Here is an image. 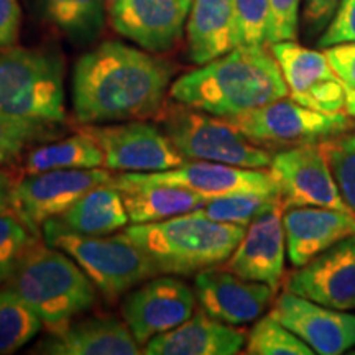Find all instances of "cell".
Returning <instances> with one entry per match:
<instances>
[{
  "label": "cell",
  "instance_id": "3957f363",
  "mask_svg": "<svg viewBox=\"0 0 355 355\" xmlns=\"http://www.w3.org/2000/svg\"><path fill=\"white\" fill-rule=\"evenodd\" d=\"M245 229L189 212L150 224H132L123 232L152 260L158 275L191 277L224 265Z\"/></svg>",
  "mask_w": 355,
  "mask_h": 355
},
{
  "label": "cell",
  "instance_id": "5b68a950",
  "mask_svg": "<svg viewBox=\"0 0 355 355\" xmlns=\"http://www.w3.org/2000/svg\"><path fill=\"white\" fill-rule=\"evenodd\" d=\"M0 114L21 121H64V63L60 53L17 44L0 53Z\"/></svg>",
  "mask_w": 355,
  "mask_h": 355
},
{
  "label": "cell",
  "instance_id": "6da1fadb",
  "mask_svg": "<svg viewBox=\"0 0 355 355\" xmlns=\"http://www.w3.org/2000/svg\"><path fill=\"white\" fill-rule=\"evenodd\" d=\"M175 66L121 42H104L76 61L73 107L83 125L157 117Z\"/></svg>",
  "mask_w": 355,
  "mask_h": 355
},
{
  "label": "cell",
  "instance_id": "ab89813d",
  "mask_svg": "<svg viewBox=\"0 0 355 355\" xmlns=\"http://www.w3.org/2000/svg\"><path fill=\"white\" fill-rule=\"evenodd\" d=\"M13 184H15V180L0 168V214L10 211Z\"/></svg>",
  "mask_w": 355,
  "mask_h": 355
},
{
  "label": "cell",
  "instance_id": "9a60e30c",
  "mask_svg": "<svg viewBox=\"0 0 355 355\" xmlns=\"http://www.w3.org/2000/svg\"><path fill=\"white\" fill-rule=\"evenodd\" d=\"M270 314L319 355H340L355 347V316L291 291L275 300Z\"/></svg>",
  "mask_w": 355,
  "mask_h": 355
},
{
  "label": "cell",
  "instance_id": "4dcf8cb0",
  "mask_svg": "<svg viewBox=\"0 0 355 355\" xmlns=\"http://www.w3.org/2000/svg\"><path fill=\"white\" fill-rule=\"evenodd\" d=\"M56 125L58 123L21 121L0 114V166L15 163L28 146L55 139Z\"/></svg>",
  "mask_w": 355,
  "mask_h": 355
},
{
  "label": "cell",
  "instance_id": "f1b7e54d",
  "mask_svg": "<svg viewBox=\"0 0 355 355\" xmlns=\"http://www.w3.org/2000/svg\"><path fill=\"white\" fill-rule=\"evenodd\" d=\"M278 204H283L279 193H243L214 198L194 212L216 222L248 227L257 217L277 207Z\"/></svg>",
  "mask_w": 355,
  "mask_h": 355
},
{
  "label": "cell",
  "instance_id": "74e56055",
  "mask_svg": "<svg viewBox=\"0 0 355 355\" xmlns=\"http://www.w3.org/2000/svg\"><path fill=\"white\" fill-rule=\"evenodd\" d=\"M19 0H0V53L15 46L20 33Z\"/></svg>",
  "mask_w": 355,
  "mask_h": 355
},
{
  "label": "cell",
  "instance_id": "e0dca14e",
  "mask_svg": "<svg viewBox=\"0 0 355 355\" xmlns=\"http://www.w3.org/2000/svg\"><path fill=\"white\" fill-rule=\"evenodd\" d=\"M193 0H112L110 24L122 37L152 53H165L180 42Z\"/></svg>",
  "mask_w": 355,
  "mask_h": 355
},
{
  "label": "cell",
  "instance_id": "e575fe53",
  "mask_svg": "<svg viewBox=\"0 0 355 355\" xmlns=\"http://www.w3.org/2000/svg\"><path fill=\"white\" fill-rule=\"evenodd\" d=\"M301 0H270V37L268 44L295 40L298 35Z\"/></svg>",
  "mask_w": 355,
  "mask_h": 355
},
{
  "label": "cell",
  "instance_id": "2e32d148",
  "mask_svg": "<svg viewBox=\"0 0 355 355\" xmlns=\"http://www.w3.org/2000/svg\"><path fill=\"white\" fill-rule=\"evenodd\" d=\"M285 290L332 309H355V234L295 270Z\"/></svg>",
  "mask_w": 355,
  "mask_h": 355
},
{
  "label": "cell",
  "instance_id": "44dd1931",
  "mask_svg": "<svg viewBox=\"0 0 355 355\" xmlns=\"http://www.w3.org/2000/svg\"><path fill=\"white\" fill-rule=\"evenodd\" d=\"M286 252L300 268L355 234V212L329 207H288L283 212Z\"/></svg>",
  "mask_w": 355,
  "mask_h": 355
},
{
  "label": "cell",
  "instance_id": "7a4b0ae2",
  "mask_svg": "<svg viewBox=\"0 0 355 355\" xmlns=\"http://www.w3.org/2000/svg\"><path fill=\"white\" fill-rule=\"evenodd\" d=\"M288 96L272 50L235 46L171 83L170 97L217 117H234Z\"/></svg>",
  "mask_w": 355,
  "mask_h": 355
},
{
  "label": "cell",
  "instance_id": "8d00e7d4",
  "mask_svg": "<svg viewBox=\"0 0 355 355\" xmlns=\"http://www.w3.org/2000/svg\"><path fill=\"white\" fill-rule=\"evenodd\" d=\"M324 55L344 86L355 89V42L324 48Z\"/></svg>",
  "mask_w": 355,
  "mask_h": 355
},
{
  "label": "cell",
  "instance_id": "d4e9b609",
  "mask_svg": "<svg viewBox=\"0 0 355 355\" xmlns=\"http://www.w3.org/2000/svg\"><path fill=\"white\" fill-rule=\"evenodd\" d=\"M58 220L74 232L92 237L110 235L130 222L122 193L109 183L87 191Z\"/></svg>",
  "mask_w": 355,
  "mask_h": 355
},
{
  "label": "cell",
  "instance_id": "7c38bea8",
  "mask_svg": "<svg viewBox=\"0 0 355 355\" xmlns=\"http://www.w3.org/2000/svg\"><path fill=\"white\" fill-rule=\"evenodd\" d=\"M270 171L282 194L285 209L329 207L352 211L340 194L319 144L295 145L277 153L270 163Z\"/></svg>",
  "mask_w": 355,
  "mask_h": 355
},
{
  "label": "cell",
  "instance_id": "7402d4cb",
  "mask_svg": "<svg viewBox=\"0 0 355 355\" xmlns=\"http://www.w3.org/2000/svg\"><path fill=\"white\" fill-rule=\"evenodd\" d=\"M247 343L245 331L207 316L193 314L175 329L163 332L144 345L146 355H234Z\"/></svg>",
  "mask_w": 355,
  "mask_h": 355
},
{
  "label": "cell",
  "instance_id": "52a82bcc",
  "mask_svg": "<svg viewBox=\"0 0 355 355\" xmlns=\"http://www.w3.org/2000/svg\"><path fill=\"white\" fill-rule=\"evenodd\" d=\"M157 122L186 159L224 163L242 168H270L273 157L224 117L189 105L166 104Z\"/></svg>",
  "mask_w": 355,
  "mask_h": 355
},
{
  "label": "cell",
  "instance_id": "cb8c5ba5",
  "mask_svg": "<svg viewBox=\"0 0 355 355\" xmlns=\"http://www.w3.org/2000/svg\"><path fill=\"white\" fill-rule=\"evenodd\" d=\"M110 184V183H109ZM122 193L132 224H150L184 216L204 206L209 198L170 184H112Z\"/></svg>",
  "mask_w": 355,
  "mask_h": 355
},
{
  "label": "cell",
  "instance_id": "ba28073f",
  "mask_svg": "<svg viewBox=\"0 0 355 355\" xmlns=\"http://www.w3.org/2000/svg\"><path fill=\"white\" fill-rule=\"evenodd\" d=\"M224 119L255 144H321L331 137L355 130V119L345 112H318L298 104L290 96Z\"/></svg>",
  "mask_w": 355,
  "mask_h": 355
},
{
  "label": "cell",
  "instance_id": "d6986e66",
  "mask_svg": "<svg viewBox=\"0 0 355 355\" xmlns=\"http://www.w3.org/2000/svg\"><path fill=\"white\" fill-rule=\"evenodd\" d=\"M194 293L199 308L207 316L230 326H242L261 318L272 303L275 290L214 266L196 275Z\"/></svg>",
  "mask_w": 355,
  "mask_h": 355
},
{
  "label": "cell",
  "instance_id": "8fae6325",
  "mask_svg": "<svg viewBox=\"0 0 355 355\" xmlns=\"http://www.w3.org/2000/svg\"><path fill=\"white\" fill-rule=\"evenodd\" d=\"M110 184H170L214 199L243 193H279L273 175L265 168H242L224 163L188 159L166 171L125 173L114 176Z\"/></svg>",
  "mask_w": 355,
  "mask_h": 355
},
{
  "label": "cell",
  "instance_id": "60d3db41",
  "mask_svg": "<svg viewBox=\"0 0 355 355\" xmlns=\"http://www.w3.org/2000/svg\"><path fill=\"white\" fill-rule=\"evenodd\" d=\"M344 112L355 119V89L345 87V107Z\"/></svg>",
  "mask_w": 355,
  "mask_h": 355
},
{
  "label": "cell",
  "instance_id": "8992f818",
  "mask_svg": "<svg viewBox=\"0 0 355 355\" xmlns=\"http://www.w3.org/2000/svg\"><path fill=\"white\" fill-rule=\"evenodd\" d=\"M42 232L48 245L66 252L109 300L158 275L152 260L125 232L92 237L64 227L58 219L44 222Z\"/></svg>",
  "mask_w": 355,
  "mask_h": 355
},
{
  "label": "cell",
  "instance_id": "30bf717a",
  "mask_svg": "<svg viewBox=\"0 0 355 355\" xmlns=\"http://www.w3.org/2000/svg\"><path fill=\"white\" fill-rule=\"evenodd\" d=\"M101 146L104 166L114 171L155 173L184 165L188 159L176 150L162 127L144 121L117 125H81Z\"/></svg>",
  "mask_w": 355,
  "mask_h": 355
},
{
  "label": "cell",
  "instance_id": "9c48e42d",
  "mask_svg": "<svg viewBox=\"0 0 355 355\" xmlns=\"http://www.w3.org/2000/svg\"><path fill=\"white\" fill-rule=\"evenodd\" d=\"M112 178L102 168L53 170L24 176L13 184L10 211L40 235L44 222L61 217L87 191L110 183Z\"/></svg>",
  "mask_w": 355,
  "mask_h": 355
},
{
  "label": "cell",
  "instance_id": "83f0119b",
  "mask_svg": "<svg viewBox=\"0 0 355 355\" xmlns=\"http://www.w3.org/2000/svg\"><path fill=\"white\" fill-rule=\"evenodd\" d=\"M44 324L10 286H0V355L15 354L32 343Z\"/></svg>",
  "mask_w": 355,
  "mask_h": 355
},
{
  "label": "cell",
  "instance_id": "836d02e7",
  "mask_svg": "<svg viewBox=\"0 0 355 355\" xmlns=\"http://www.w3.org/2000/svg\"><path fill=\"white\" fill-rule=\"evenodd\" d=\"M237 46H266L270 37V0H234Z\"/></svg>",
  "mask_w": 355,
  "mask_h": 355
},
{
  "label": "cell",
  "instance_id": "4316f807",
  "mask_svg": "<svg viewBox=\"0 0 355 355\" xmlns=\"http://www.w3.org/2000/svg\"><path fill=\"white\" fill-rule=\"evenodd\" d=\"M43 19L69 42L94 43L105 25L104 0H37Z\"/></svg>",
  "mask_w": 355,
  "mask_h": 355
},
{
  "label": "cell",
  "instance_id": "f35d334b",
  "mask_svg": "<svg viewBox=\"0 0 355 355\" xmlns=\"http://www.w3.org/2000/svg\"><path fill=\"white\" fill-rule=\"evenodd\" d=\"M340 0H304V20L313 32L326 30Z\"/></svg>",
  "mask_w": 355,
  "mask_h": 355
},
{
  "label": "cell",
  "instance_id": "ffe728a7",
  "mask_svg": "<svg viewBox=\"0 0 355 355\" xmlns=\"http://www.w3.org/2000/svg\"><path fill=\"white\" fill-rule=\"evenodd\" d=\"M141 345L125 322L114 316H91L50 329L35 345L48 355H137Z\"/></svg>",
  "mask_w": 355,
  "mask_h": 355
},
{
  "label": "cell",
  "instance_id": "5bb4252c",
  "mask_svg": "<svg viewBox=\"0 0 355 355\" xmlns=\"http://www.w3.org/2000/svg\"><path fill=\"white\" fill-rule=\"evenodd\" d=\"M288 86V96L318 112L337 114L345 107V86L324 51L309 50L295 40L270 44Z\"/></svg>",
  "mask_w": 355,
  "mask_h": 355
},
{
  "label": "cell",
  "instance_id": "1f68e13d",
  "mask_svg": "<svg viewBox=\"0 0 355 355\" xmlns=\"http://www.w3.org/2000/svg\"><path fill=\"white\" fill-rule=\"evenodd\" d=\"M37 242L38 235L15 212L0 214V286L7 285L21 259Z\"/></svg>",
  "mask_w": 355,
  "mask_h": 355
},
{
  "label": "cell",
  "instance_id": "f546056e",
  "mask_svg": "<svg viewBox=\"0 0 355 355\" xmlns=\"http://www.w3.org/2000/svg\"><path fill=\"white\" fill-rule=\"evenodd\" d=\"M245 352L248 355H313L314 350L268 314L257 319L247 334Z\"/></svg>",
  "mask_w": 355,
  "mask_h": 355
},
{
  "label": "cell",
  "instance_id": "ac0fdd59",
  "mask_svg": "<svg viewBox=\"0 0 355 355\" xmlns=\"http://www.w3.org/2000/svg\"><path fill=\"white\" fill-rule=\"evenodd\" d=\"M283 212L285 206L278 204L257 217L245 229L224 268L248 282L265 283L277 291L285 278L286 239Z\"/></svg>",
  "mask_w": 355,
  "mask_h": 355
},
{
  "label": "cell",
  "instance_id": "484cf974",
  "mask_svg": "<svg viewBox=\"0 0 355 355\" xmlns=\"http://www.w3.org/2000/svg\"><path fill=\"white\" fill-rule=\"evenodd\" d=\"M104 166V153L97 141L79 130L69 139L40 145L30 150L24 165V176L53 170H92Z\"/></svg>",
  "mask_w": 355,
  "mask_h": 355
},
{
  "label": "cell",
  "instance_id": "4fadbf2b",
  "mask_svg": "<svg viewBox=\"0 0 355 355\" xmlns=\"http://www.w3.org/2000/svg\"><path fill=\"white\" fill-rule=\"evenodd\" d=\"M196 293L176 275L148 278L127 293L122 318L140 345L181 326L194 314Z\"/></svg>",
  "mask_w": 355,
  "mask_h": 355
},
{
  "label": "cell",
  "instance_id": "d590c367",
  "mask_svg": "<svg viewBox=\"0 0 355 355\" xmlns=\"http://www.w3.org/2000/svg\"><path fill=\"white\" fill-rule=\"evenodd\" d=\"M355 42V0H340L337 10L319 38V46L329 48Z\"/></svg>",
  "mask_w": 355,
  "mask_h": 355
},
{
  "label": "cell",
  "instance_id": "d6a6232c",
  "mask_svg": "<svg viewBox=\"0 0 355 355\" xmlns=\"http://www.w3.org/2000/svg\"><path fill=\"white\" fill-rule=\"evenodd\" d=\"M319 145L345 204L355 212V130L331 137Z\"/></svg>",
  "mask_w": 355,
  "mask_h": 355
},
{
  "label": "cell",
  "instance_id": "277c9868",
  "mask_svg": "<svg viewBox=\"0 0 355 355\" xmlns=\"http://www.w3.org/2000/svg\"><path fill=\"white\" fill-rule=\"evenodd\" d=\"M42 318L46 331L64 326L96 304L91 278L66 252L37 242L7 282Z\"/></svg>",
  "mask_w": 355,
  "mask_h": 355
},
{
  "label": "cell",
  "instance_id": "603a6c76",
  "mask_svg": "<svg viewBox=\"0 0 355 355\" xmlns=\"http://www.w3.org/2000/svg\"><path fill=\"white\" fill-rule=\"evenodd\" d=\"M186 35L189 58L198 66L234 50L237 46L234 0H193Z\"/></svg>",
  "mask_w": 355,
  "mask_h": 355
}]
</instances>
